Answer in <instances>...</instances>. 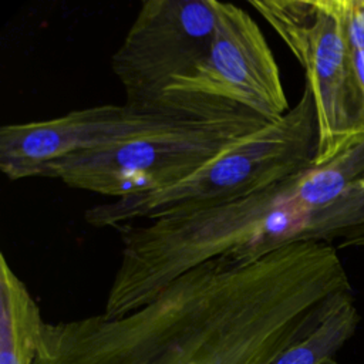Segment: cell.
<instances>
[{"instance_id":"1","label":"cell","mask_w":364,"mask_h":364,"mask_svg":"<svg viewBox=\"0 0 364 364\" xmlns=\"http://www.w3.org/2000/svg\"><path fill=\"white\" fill-rule=\"evenodd\" d=\"M347 291L326 242H293L249 263L216 257L125 316L44 321L31 364H272Z\"/></svg>"},{"instance_id":"2","label":"cell","mask_w":364,"mask_h":364,"mask_svg":"<svg viewBox=\"0 0 364 364\" xmlns=\"http://www.w3.org/2000/svg\"><path fill=\"white\" fill-rule=\"evenodd\" d=\"M316 108L310 88L284 117L229 145L173 185L112 199L84 212L94 228H112L185 216L249 196L314 164Z\"/></svg>"},{"instance_id":"3","label":"cell","mask_w":364,"mask_h":364,"mask_svg":"<svg viewBox=\"0 0 364 364\" xmlns=\"http://www.w3.org/2000/svg\"><path fill=\"white\" fill-rule=\"evenodd\" d=\"M237 112L185 118L104 148L77 154L50 165L43 178L112 199L152 192L183 179L233 142L267 125Z\"/></svg>"},{"instance_id":"4","label":"cell","mask_w":364,"mask_h":364,"mask_svg":"<svg viewBox=\"0 0 364 364\" xmlns=\"http://www.w3.org/2000/svg\"><path fill=\"white\" fill-rule=\"evenodd\" d=\"M297 58L316 108L317 149L324 164L364 138V90L347 37L343 0H252Z\"/></svg>"},{"instance_id":"5","label":"cell","mask_w":364,"mask_h":364,"mask_svg":"<svg viewBox=\"0 0 364 364\" xmlns=\"http://www.w3.org/2000/svg\"><path fill=\"white\" fill-rule=\"evenodd\" d=\"M290 108L262 28L246 10L222 1L208 54L165 88L155 111L175 118L249 112L272 124Z\"/></svg>"},{"instance_id":"6","label":"cell","mask_w":364,"mask_h":364,"mask_svg":"<svg viewBox=\"0 0 364 364\" xmlns=\"http://www.w3.org/2000/svg\"><path fill=\"white\" fill-rule=\"evenodd\" d=\"M219 0H145L111 57L127 105L155 111L165 88L208 54ZM156 112V111H155Z\"/></svg>"},{"instance_id":"7","label":"cell","mask_w":364,"mask_h":364,"mask_svg":"<svg viewBox=\"0 0 364 364\" xmlns=\"http://www.w3.org/2000/svg\"><path fill=\"white\" fill-rule=\"evenodd\" d=\"M179 119L127 104L74 109L55 118L0 128V171L9 181L43 178L44 171L77 154L128 141Z\"/></svg>"},{"instance_id":"8","label":"cell","mask_w":364,"mask_h":364,"mask_svg":"<svg viewBox=\"0 0 364 364\" xmlns=\"http://www.w3.org/2000/svg\"><path fill=\"white\" fill-rule=\"evenodd\" d=\"M44 320L26 283L0 256V364H31Z\"/></svg>"},{"instance_id":"9","label":"cell","mask_w":364,"mask_h":364,"mask_svg":"<svg viewBox=\"0 0 364 364\" xmlns=\"http://www.w3.org/2000/svg\"><path fill=\"white\" fill-rule=\"evenodd\" d=\"M360 314L351 291L340 296L320 324L304 338L284 350L272 364H321L351 338Z\"/></svg>"},{"instance_id":"10","label":"cell","mask_w":364,"mask_h":364,"mask_svg":"<svg viewBox=\"0 0 364 364\" xmlns=\"http://www.w3.org/2000/svg\"><path fill=\"white\" fill-rule=\"evenodd\" d=\"M311 240L327 242L337 249H364V178L316 216Z\"/></svg>"},{"instance_id":"11","label":"cell","mask_w":364,"mask_h":364,"mask_svg":"<svg viewBox=\"0 0 364 364\" xmlns=\"http://www.w3.org/2000/svg\"><path fill=\"white\" fill-rule=\"evenodd\" d=\"M348 18L364 41V0H347Z\"/></svg>"},{"instance_id":"12","label":"cell","mask_w":364,"mask_h":364,"mask_svg":"<svg viewBox=\"0 0 364 364\" xmlns=\"http://www.w3.org/2000/svg\"><path fill=\"white\" fill-rule=\"evenodd\" d=\"M321 364H340V363H337V361H334L333 358H328V360H326V361H323Z\"/></svg>"}]
</instances>
